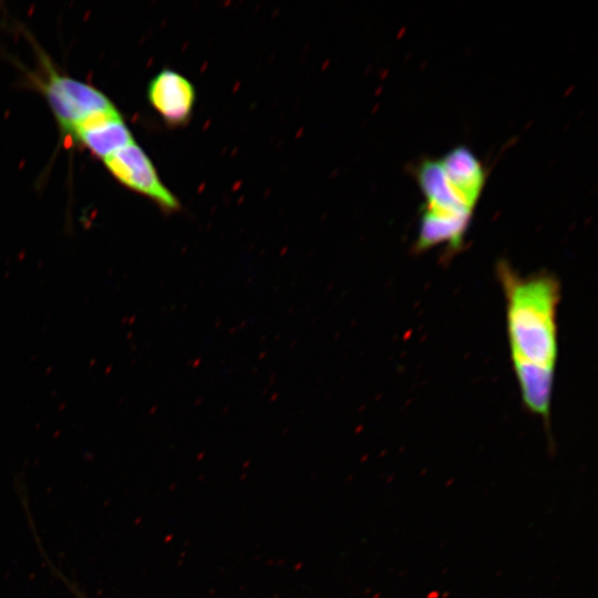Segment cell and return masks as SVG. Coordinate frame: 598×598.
Here are the masks:
<instances>
[{"label": "cell", "instance_id": "52a82bcc", "mask_svg": "<svg viewBox=\"0 0 598 598\" xmlns=\"http://www.w3.org/2000/svg\"><path fill=\"white\" fill-rule=\"evenodd\" d=\"M440 163L451 186L474 209L485 184V171L480 159L468 147L457 146Z\"/></svg>", "mask_w": 598, "mask_h": 598}, {"label": "cell", "instance_id": "5b68a950", "mask_svg": "<svg viewBox=\"0 0 598 598\" xmlns=\"http://www.w3.org/2000/svg\"><path fill=\"white\" fill-rule=\"evenodd\" d=\"M70 136L102 159L134 142L116 107L85 117Z\"/></svg>", "mask_w": 598, "mask_h": 598}, {"label": "cell", "instance_id": "7a4b0ae2", "mask_svg": "<svg viewBox=\"0 0 598 598\" xmlns=\"http://www.w3.org/2000/svg\"><path fill=\"white\" fill-rule=\"evenodd\" d=\"M43 92L61 130L66 135H70L85 117L115 107L97 89L61 75L54 70H50L43 84Z\"/></svg>", "mask_w": 598, "mask_h": 598}, {"label": "cell", "instance_id": "ba28073f", "mask_svg": "<svg viewBox=\"0 0 598 598\" xmlns=\"http://www.w3.org/2000/svg\"><path fill=\"white\" fill-rule=\"evenodd\" d=\"M471 219L472 217L442 214L422 208L414 250L422 252L445 244L450 250L455 252L463 246Z\"/></svg>", "mask_w": 598, "mask_h": 598}, {"label": "cell", "instance_id": "8992f818", "mask_svg": "<svg viewBox=\"0 0 598 598\" xmlns=\"http://www.w3.org/2000/svg\"><path fill=\"white\" fill-rule=\"evenodd\" d=\"M415 176L425 197L422 208L448 215L473 216L474 209L451 186L440 159L422 161Z\"/></svg>", "mask_w": 598, "mask_h": 598}, {"label": "cell", "instance_id": "6da1fadb", "mask_svg": "<svg viewBox=\"0 0 598 598\" xmlns=\"http://www.w3.org/2000/svg\"><path fill=\"white\" fill-rule=\"evenodd\" d=\"M497 277L506 301V330L517 382L555 378L559 281L547 272L520 276L505 261L497 265Z\"/></svg>", "mask_w": 598, "mask_h": 598}, {"label": "cell", "instance_id": "277c9868", "mask_svg": "<svg viewBox=\"0 0 598 598\" xmlns=\"http://www.w3.org/2000/svg\"><path fill=\"white\" fill-rule=\"evenodd\" d=\"M147 97L164 122L172 126L186 124L195 104V89L184 75L162 70L150 82Z\"/></svg>", "mask_w": 598, "mask_h": 598}, {"label": "cell", "instance_id": "3957f363", "mask_svg": "<svg viewBox=\"0 0 598 598\" xmlns=\"http://www.w3.org/2000/svg\"><path fill=\"white\" fill-rule=\"evenodd\" d=\"M103 162L118 183L146 196L164 212L181 209L178 199L162 183L152 161L135 142L106 156Z\"/></svg>", "mask_w": 598, "mask_h": 598}]
</instances>
